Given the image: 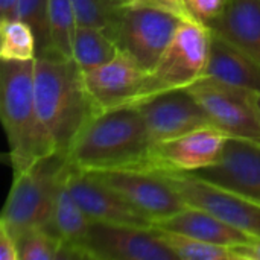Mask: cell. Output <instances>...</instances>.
Returning a JSON list of instances; mask_svg holds the SVG:
<instances>
[{
  "instance_id": "29",
  "label": "cell",
  "mask_w": 260,
  "mask_h": 260,
  "mask_svg": "<svg viewBox=\"0 0 260 260\" xmlns=\"http://www.w3.org/2000/svg\"><path fill=\"white\" fill-rule=\"evenodd\" d=\"M235 260H260V238L250 236L244 244L230 247Z\"/></svg>"
},
{
  "instance_id": "28",
  "label": "cell",
  "mask_w": 260,
  "mask_h": 260,
  "mask_svg": "<svg viewBox=\"0 0 260 260\" xmlns=\"http://www.w3.org/2000/svg\"><path fill=\"white\" fill-rule=\"evenodd\" d=\"M119 6H146L171 12L181 20H195L190 14L186 0H120Z\"/></svg>"
},
{
  "instance_id": "3",
  "label": "cell",
  "mask_w": 260,
  "mask_h": 260,
  "mask_svg": "<svg viewBox=\"0 0 260 260\" xmlns=\"http://www.w3.org/2000/svg\"><path fill=\"white\" fill-rule=\"evenodd\" d=\"M0 116L14 174L26 169L38 158L56 152L37 108L34 59L2 61Z\"/></svg>"
},
{
  "instance_id": "20",
  "label": "cell",
  "mask_w": 260,
  "mask_h": 260,
  "mask_svg": "<svg viewBox=\"0 0 260 260\" xmlns=\"http://www.w3.org/2000/svg\"><path fill=\"white\" fill-rule=\"evenodd\" d=\"M119 52V46L110 30L101 27H76L72 58L82 72L111 61Z\"/></svg>"
},
{
  "instance_id": "24",
  "label": "cell",
  "mask_w": 260,
  "mask_h": 260,
  "mask_svg": "<svg viewBox=\"0 0 260 260\" xmlns=\"http://www.w3.org/2000/svg\"><path fill=\"white\" fill-rule=\"evenodd\" d=\"M18 260H59L64 257V244L52 232L37 229L17 241Z\"/></svg>"
},
{
  "instance_id": "23",
  "label": "cell",
  "mask_w": 260,
  "mask_h": 260,
  "mask_svg": "<svg viewBox=\"0 0 260 260\" xmlns=\"http://www.w3.org/2000/svg\"><path fill=\"white\" fill-rule=\"evenodd\" d=\"M155 229V227H154ZM158 238L175 254L177 259L184 260H235L232 248L204 242L181 233L155 229Z\"/></svg>"
},
{
  "instance_id": "18",
  "label": "cell",
  "mask_w": 260,
  "mask_h": 260,
  "mask_svg": "<svg viewBox=\"0 0 260 260\" xmlns=\"http://www.w3.org/2000/svg\"><path fill=\"white\" fill-rule=\"evenodd\" d=\"M207 27L260 62V0H227L222 15Z\"/></svg>"
},
{
  "instance_id": "26",
  "label": "cell",
  "mask_w": 260,
  "mask_h": 260,
  "mask_svg": "<svg viewBox=\"0 0 260 260\" xmlns=\"http://www.w3.org/2000/svg\"><path fill=\"white\" fill-rule=\"evenodd\" d=\"M47 3L49 0H18L17 18L27 23L37 37V55L49 47V26H47Z\"/></svg>"
},
{
  "instance_id": "5",
  "label": "cell",
  "mask_w": 260,
  "mask_h": 260,
  "mask_svg": "<svg viewBox=\"0 0 260 260\" xmlns=\"http://www.w3.org/2000/svg\"><path fill=\"white\" fill-rule=\"evenodd\" d=\"M212 30L198 20H183L165 53L148 72L145 85L134 102L137 107L161 93L189 88L203 79Z\"/></svg>"
},
{
  "instance_id": "1",
  "label": "cell",
  "mask_w": 260,
  "mask_h": 260,
  "mask_svg": "<svg viewBox=\"0 0 260 260\" xmlns=\"http://www.w3.org/2000/svg\"><path fill=\"white\" fill-rule=\"evenodd\" d=\"M152 140L137 107L93 114L73 140L67 161L81 171L148 169Z\"/></svg>"
},
{
  "instance_id": "7",
  "label": "cell",
  "mask_w": 260,
  "mask_h": 260,
  "mask_svg": "<svg viewBox=\"0 0 260 260\" xmlns=\"http://www.w3.org/2000/svg\"><path fill=\"white\" fill-rule=\"evenodd\" d=\"M187 90L203 107L213 126L229 137L260 143V111L254 93L206 78Z\"/></svg>"
},
{
  "instance_id": "15",
  "label": "cell",
  "mask_w": 260,
  "mask_h": 260,
  "mask_svg": "<svg viewBox=\"0 0 260 260\" xmlns=\"http://www.w3.org/2000/svg\"><path fill=\"white\" fill-rule=\"evenodd\" d=\"M137 108L145 119L152 143L212 125L206 111L187 88L161 93L137 105Z\"/></svg>"
},
{
  "instance_id": "27",
  "label": "cell",
  "mask_w": 260,
  "mask_h": 260,
  "mask_svg": "<svg viewBox=\"0 0 260 260\" xmlns=\"http://www.w3.org/2000/svg\"><path fill=\"white\" fill-rule=\"evenodd\" d=\"M186 5L195 20L209 26L222 15L227 0H186Z\"/></svg>"
},
{
  "instance_id": "12",
  "label": "cell",
  "mask_w": 260,
  "mask_h": 260,
  "mask_svg": "<svg viewBox=\"0 0 260 260\" xmlns=\"http://www.w3.org/2000/svg\"><path fill=\"white\" fill-rule=\"evenodd\" d=\"M66 181L72 195L93 222L154 229V221L140 213L122 195L91 172L76 169L69 163Z\"/></svg>"
},
{
  "instance_id": "14",
  "label": "cell",
  "mask_w": 260,
  "mask_h": 260,
  "mask_svg": "<svg viewBox=\"0 0 260 260\" xmlns=\"http://www.w3.org/2000/svg\"><path fill=\"white\" fill-rule=\"evenodd\" d=\"M192 175L260 204V143L230 137L219 160Z\"/></svg>"
},
{
  "instance_id": "22",
  "label": "cell",
  "mask_w": 260,
  "mask_h": 260,
  "mask_svg": "<svg viewBox=\"0 0 260 260\" xmlns=\"http://www.w3.org/2000/svg\"><path fill=\"white\" fill-rule=\"evenodd\" d=\"M2 61H27L37 58V37L32 27L20 18H2L0 23Z\"/></svg>"
},
{
  "instance_id": "16",
  "label": "cell",
  "mask_w": 260,
  "mask_h": 260,
  "mask_svg": "<svg viewBox=\"0 0 260 260\" xmlns=\"http://www.w3.org/2000/svg\"><path fill=\"white\" fill-rule=\"evenodd\" d=\"M254 94L260 93V62L251 55L212 32L204 76Z\"/></svg>"
},
{
  "instance_id": "17",
  "label": "cell",
  "mask_w": 260,
  "mask_h": 260,
  "mask_svg": "<svg viewBox=\"0 0 260 260\" xmlns=\"http://www.w3.org/2000/svg\"><path fill=\"white\" fill-rule=\"evenodd\" d=\"M154 227L181 233L204 242L224 247H235L238 244H244L250 238L247 233L229 225L212 213L192 206H186L178 213L166 219L157 221Z\"/></svg>"
},
{
  "instance_id": "10",
  "label": "cell",
  "mask_w": 260,
  "mask_h": 260,
  "mask_svg": "<svg viewBox=\"0 0 260 260\" xmlns=\"http://www.w3.org/2000/svg\"><path fill=\"white\" fill-rule=\"evenodd\" d=\"M91 174L122 195L140 213L154 221V224L186 207L180 193L158 171L113 169Z\"/></svg>"
},
{
  "instance_id": "21",
  "label": "cell",
  "mask_w": 260,
  "mask_h": 260,
  "mask_svg": "<svg viewBox=\"0 0 260 260\" xmlns=\"http://www.w3.org/2000/svg\"><path fill=\"white\" fill-rule=\"evenodd\" d=\"M47 26H49L47 50L72 58L73 38L78 23L70 0H49Z\"/></svg>"
},
{
  "instance_id": "25",
  "label": "cell",
  "mask_w": 260,
  "mask_h": 260,
  "mask_svg": "<svg viewBox=\"0 0 260 260\" xmlns=\"http://www.w3.org/2000/svg\"><path fill=\"white\" fill-rule=\"evenodd\" d=\"M78 26L110 29L116 11L113 0H70Z\"/></svg>"
},
{
  "instance_id": "33",
  "label": "cell",
  "mask_w": 260,
  "mask_h": 260,
  "mask_svg": "<svg viewBox=\"0 0 260 260\" xmlns=\"http://www.w3.org/2000/svg\"><path fill=\"white\" fill-rule=\"evenodd\" d=\"M114 3H116V6H119V3H120V0H113Z\"/></svg>"
},
{
  "instance_id": "19",
  "label": "cell",
  "mask_w": 260,
  "mask_h": 260,
  "mask_svg": "<svg viewBox=\"0 0 260 260\" xmlns=\"http://www.w3.org/2000/svg\"><path fill=\"white\" fill-rule=\"evenodd\" d=\"M91 224L93 221L87 216V213L82 210L79 203L72 195L66 181V172H64V177L58 187L55 212H53L52 224L49 229V232H52L64 244L62 259H76L75 251L78 245L85 239Z\"/></svg>"
},
{
  "instance_id": "11",
  "label": "cell",
  "mask_w": 260,
  "mask_h": 260,
  "mask_svg": "<svg viewBox=\"0 0 260 260\" xmlns=\"http://www.w3.org/2000/svg\"><path fill=\"white\" fill-rule=\"evenodd\" d=\"M230 137L213 125L154 143L149 152L151 171L193 174L215 165Z\"/></svg>"
},
{
  "instance_id": "13",
  "label": "cell",
  "mask_w": 260,
  "mask_h": 260,
  "mask_svg": "<svg viewBox=\"0 0 260 260\" xmlns=\"http://www.w3.org/2000/svg\"><path fill=\"white\" fill-rule=\"evenodd\" d=\"M146 76L148 70L122 50L111 61L82 72L84 85L96 113L133 107L145 85Z\"/></svg>"
},
{
  "instance_id": "6",
  "label": "cell",
  "mask_w": 260,
  "mask_h": 260,
  "mask_svg": "<svg viewBox=\"0 0 260 260\" xmlns=\"http://www.w3.org/2000/svg\"><path fill=\"white\" fill-rule=\"evenodd\" d=\"M181 21L180 17L155 8L117 6L108 30L119 50L149 72L165 53Z\"/></svg>"
},
{
  "instance_id": "30",
  "label": "cell",
  "mask_w": 260,
  "mask_h": 260,
  "mask_svg": "<svg viewBox=\"0 0 260 260\" xmlns=\"http://www.w3.org/2000/svg\"><path fill=\"white\" fill-rule=\"evenodd\" d=\"M0 260H18L17 239L0 224Z\"/></svg>"
},
{
  "instance_id": "2",
  "label": "cell",
  "mask_w": 260,
  "mask_h": 260,
  "mask_svg": "<svg viewBox=\"0 0 260 260\" xmlns=\"http://www.w3.org/2000/svg\"><path fill=\"white\" fill-rule=\"evenodd\" d=\"M34 84L41 123L55 151L67 155L79 131L96 114L82 70L73 58L46 50L34 59Z\"/></svg>"
},
{
  "instance_id": "32",
  "label": "cell",
  "mask_w": 260,
  "mask_h": 260,
  "mask_svg": "<svg viewBox=\"0 0 260 260\" xmlns=\"http://www.w3.org/2000/svg\"><path fill=\"white\" fill-rule=\"evenodd\" d=\"M254 101H256V105H257V108H259L260 111V93L259 94H254Z\"/></svg>"
},
{
  "instance_id": "8",
  "label": "cell",
  "mask_w": 260,
  "mask_h": 260,
  "mask_svg": "<svg viewBox=\"0 0 260 260\" xmlns=\"http://www.w3.org/2000/svg\"><path fill=\"white\" fill-rule=\"evenodd\" d=\"M76 259L177 260L155 229L93 222L76 248Z\"/></svg>"
},
{
  "instance_id": "4",
  "label": "cell",
  "mask_w": 260,
  "mask_h": 260,
  "mask_svg": "<svg viewBox=\"0 0 260 260\" xmlns=\"http://www.w3.org/2000/svg\"><path fill=\"white\" fill-rule=\"evenodd\" d=\"M67 155L53 152L14 174L0 224L18 241L37 229H50Z\"/></svg>"
},
{
  "instance_id": "31",
  "label": "cell",
  "mask_w": 260,
  "mask_h": 260,
  "mask_svg": "<svg viewBox=\"0 0 260 260\" xmlns=\"http://www.w3.org/2000/svg\"><path fill=\"white\" fill-rule=\"evenodd\" d=\"M17 8H18V0H0V14L2 18H17Z\"/></svg>"
},
{
  "instance_id": "9",
  "label": "cell",
  "mask_w": 260,
  "mask_h": 260,
  "mask_svg": "<svg viewBox=\"0 0 260 260\" xmlns=\"http://www.w3.org/2000/svg\"><path fill=\"white\" fill-rule=\"evenodd\" d=\"M158 172L180 193L186 206L206 210L248 236L260 238V204L210 184L192 174Z\"/></svg>"
}]
</instances>
